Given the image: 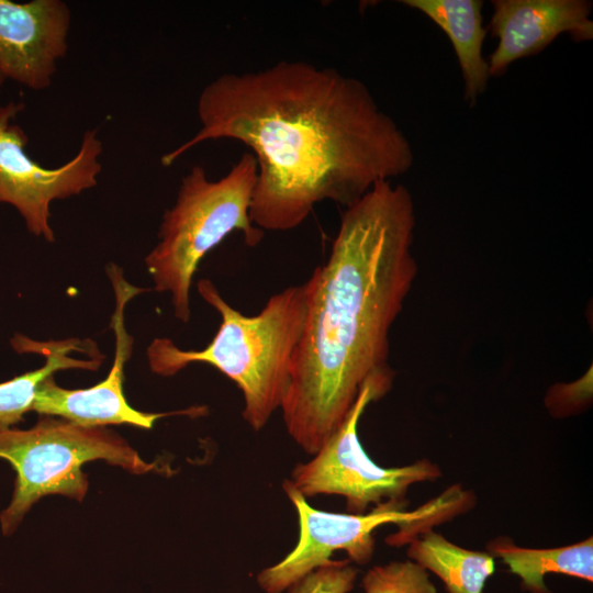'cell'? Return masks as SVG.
I'll list each match as a JSON object with an SVG mask.
<instances>
[{
    "mask_svg": "<svg viewBox=\"0 0 593 593\" xmlns=\"http://www.w3.org/2000/svg\"><path fill=\"white\" fill-rule=\"evenodd\" d=\"M4 81H5V78L0 75V93H1V89H2V86H3ZM0 107H1V103H0Z\"/></svg>",
    "mask_w": 593,
    "mask_h": 593,
    "instance_id": "obj_19",
    "label": "cell"
},
{
    "mask_svg": "<svg viewBox=\"0 0 593 593\" xmlns=\"http://www.w3.org/2000/svg\"><path fill=\"white\" fill-rule=\"evenodd\" d=\"M406 556L435 574L446 593H483L495 571V559L488 551L458 546L434 528L413 537L407 542Z\"/></svg>",
    "mask_w": 593,
    "mask_h": 593,
    "instance_id": "obj_15",
    "label": "cell"
},
{
    "mask_svg": "<svg viewBox=\"0 0 593 593\" xmlns=\"http://www.w3.org/2000/svg\"><path fill=\"white\" fill-rule=\"evenodd\" d=\"M358 578V569L346 560H331L306 574L288 593H349Z\"/></svg>",
    "mask_w": 593,
    "mask_h": 593,
    "instance_id": "obj_17",
    "label": "cell"
},
{
    "mask_svg": "<svg viewBox=\"0 0 593 593\" xmlns=\"http://www.w3.org/2000/svg\"><path fill=\"white\" fill-rule=\"evenodd\" d=\"M592 398V368H590L575 381L552 384L545 395L544 404L552 417L563 418L588 410Z\"/></svg>",
    "mask_w": 593,
    "mask_h": 593,
    "instance_id": "obj_18",
    "label": "cell"
},
{
    "mask_svg": "<svg viewBox=\"0 0 593 593\" xmlns=\"http://www.w3.org/2000/svg\"><path fill=\"white\" fill-rule=\"evenodd\" d=\"M394 371L390 366L372 373L342 425L306 462L298 463L288 480L305 499L315 495H340L350 514H365L376 507L405 510L409 489L435 481L440 467L423 458L402 467H382L365 451L358 424L367 406L391 389Z\"/></svg>",
    "mask_w": 593,
    "mask_h": 593,
    "instance_id": "obj_7",
    "label": "cell"
},
{
    "mask_svg": "<svg viewBox=\"0 0 593 593\" xmlns=\"http://www.w3.org/2000/svg\"><path fill=\"white\" fill-rule=\"evenodd\" d=\"M11 344L19 353H35L45 357L42 368L0 383V426L11 427L32 411L41 383L55 371L64 369L97 370L104 357L89 339L36 342L15 335Z\"/></svg>",
    "mask_w": 593,
    "mask_h": 593,
    "instance_id": "obj_13",
    "label": "cell"
},
{
    "mask_svg": "<svg viewBox=\"0 0 593 593\" xmlns=\"http://www.w3.org/2000/svg\"><path fill=\"white\" fill-rule=\"evenodd\" d=\"M361 586L363 593H438L427 570L411 559L371 567Z\"/></svg>",
    "mask_w": 593,
    "mask_h": 593,
    "instance_id": "obj_16",
    "label": "cell"
},
{
    "mask_svg": "<svg viewBox=\"0 0 593 593\" xmlns=\"http://www.w3.org/2000/svg\"><path fill=\"white\" fill-rule=\"evenodd\" d=\"M486 551L501 559L508 571L521 580L526 593H553L545 578L564 574L593 582V537L555 548H529L516 545L507 536H497L486 545Z\"/></svg>",
    "mask_w": 593,
    "mask_h": 593,
    "instance_id": "obj_14",
    "label": "cell"
},
{
    "mask_svg": "<svg viewBox=\"0 0 593 593\" xmlns=\"http://www.w3.org/2000/svg\"><path fill=\"white\" fill-rule=\"evenodd\" d=\"M0 458L16 473L9 506L1 513L4 535L13 533L25 513L45 495L60 494L81 501L88 490L82 466L104 460L131 473H170L147 462L120 435L104 426L87 427L54 416L42 417L29 429L0 426Z\"/></svg>",
    "mask_w": 593,
    "mask_h": 593,
    "instance_id": "obj_5",
    "label": "cell"
},
{
    "mask_svg": "<svg viewBox=\"0 0 593 593\" xmlns=\"http://www.w3.org/2000/svg\"><path fill=\"white\" fill-rule=\"evenodd\" d=\"M197 289L221 316L216 334L201 350L181 349L169 338L153 339L146 349L149 368L161 377L175 376L193 362L216 368L240 390L245 422L260 430L281 409L290 383L306 317V283L273 294L253 316L232 307L209 279H200Z\"/></svg>",
    "mask_w": 593,
    "mask_h": 593,
    "instance_id": "obj_3",
    "label": "cell"
},
{
    "mask_svg": "<svg viewBox=\"0 0 593 593\" xmlns=\"http://www.w3.org/2000/svg\"><path fill=\"white\" fill-rule=\"evenodd\" d=\"M71 13L61 0H0V75L47 89L68 51Z\"/></svg>",
    "mask_w": 593,
    "mask_h": 593,
    "instance_id": "obj_10",
    "label": "cell"
},
{
    "mask_svg": "<svg viewBox=\"0 0 593 593\" xmlns=\"http://www.w3.org/2000/svg\"><path fill=\"white\" fill-rule=\"evenodd\" d=\"M491 5L488 29L497 45L486 59L490 77L503 76L512 63L539 54L560 34L575 42L593 38L589 0H492Z\"/></svg>",
    "mask_w": 593,
    "mask_h": 593,
    "instance_id": "obj_11",
    "label": "cell"
},
{
    "mask_svg": "<svg viewBox=\"0 0 593 593\" xmlns=\"http://www.w3.org/2000/svg\"><path fill=\"white\" fill-rule=\"evenodd\" d=\"M256 179L257 163L250 152L219 180L209 179L200 165L181 179L175 204L163 215L158 243L145 257L154 289L170 294L180 322L190 321L192 279L209 251L234 232H240L248 246L261 242L264 231L249 219Z\"/></svg>",
    "mask_w": 593,
    "mask_h": 593,
    "instance_id": "obj_4",
    "label": "cell"
},
{
    "mask_svg": "<svg viewBox=\"0 0 593 593\" xmlns=\"http://www.w3.org/2000/svg\"><path fill=\"white\" fill-rule=\"evenodd\" d=\"M282 488L298 514L299 540L283 559L258 572L256 581L265 593L286 592L329 562L336 551H345L356 564L369 563L376 548L374 530L385 524L398 526L387 544L401 547L422 530L467 513L477 502L472 491L455 483L412 511L376 507L365 514L334 513L311 506L288 480Z\"/></svg>",
    "mask_w": 593,
    "mask_h": 593,
    "instance_id": "obj_6",
    "label": "cell"
},
{
    "mask_svg": "<svg viewBox=\"0 0 593 593\" xmlns=\"http://www.w3.org/2000/svg\"><path fill=\"white\" fill-rule=\"evenodd\" d=\"M197 113L199 131L161 165L208 141L246 145L257 163L249 219L261 231L293 230L326 200L347 208L414 165L411 142L361 80L306 61L220 75Z\"/></svg>",
    "mask_w": 593,
    "mask_h": 593,
    "instance_id": "obj_1",
    "label": "cell"
},
{
    "mask_svg": "<svg viewBox=\"0 0 593 593\" xmlns=\"http://www.w3.org/2000/svg\"><path fill=\"white\" fill-rule=\"evenodd\" d=\"M23 109L22 102L14 101L0 107V203L14 206L31 234L53 243L52 202L97 186L103 145L97 128L87 130L71 159L58 167H44L26 153L29 137L14 122Z\"/></svg>",
    "mask_w": 593,
    "mask_h": 593,
    "instance_id": "obj_8",
    "label": "cell"
},
{
    "mask_svg": "<svg viewBox=\"0 0 593 593\" xmlns=\"http://www.w3.org/2000/svg\"><path fill=\"white\" fill-rule=\"evenodd\" d=\"M416 215L403 184L377 182L347 206L325 264L307 279V310L281 411L289 436L314 455L366 380L389 366V333L417 273Z\"/></svg>",
    "mask_w": 593,
    "mask_h": 593,
    "instance_id": "obj_2",
    "label": "cell"
},
{
    "mask_svg": "<svg viewBox=\"0 0 593 593\" xmlns=\"http://www.w3.org/2000/svg\"><path fill=\"white\" fill-rule=\"evenodd\" d=\"M406 7L429 18L450 40L463 79V98L474 107L489 81V66L482 55L486 34L481 0H402Z\"/></svg>",
    "mask_w": 593,
    "mask_h": 593,
    "instance_id": "obj_12",
    "label": "cell"
},
{
    "mask_svg": "<svg viewBox=\"0 0 593 593\" xmlns=\"http://www.w3.org/2000/svg\"><path fill=\"white\" fill-rule=\"evenodd\" d=\"M107 272L115 296V310L111 317V327L115 335V354L111 371L102 382L88 389L76 390L57 385L51 376L38 387L32 411L87 427L128 424L145 429H150L157 419L168 415H204L205 406L168 413H146L133 409L127 403L123 393L124 365L131 357L134 339L126 331L124 310L131 299L145 290L128 283L122 269L114 264H110Z\"/></svg>",
    "mask_w": 593,
    "mask_h": 593,
    "instance_id": "obj_9",
    "label": "cell"
}]
</instances>
